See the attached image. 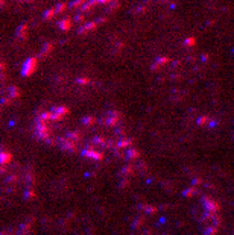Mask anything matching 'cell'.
I'll return each instance as SVG.
<instances>
[{"label":"cell","instance_id":"1","mask_svg":"<svg viewBox=\"0 0 234 235\" xmlns=\"http://www.w3.org/2000/svg\"><path fill=\"white\" fill-rule=\"evenodd\" d=\"M58 24H59V27H61V29H64V31H66V29H68V27H70V20H68V18H64V20H61Z\"/></svg>","mask_w":234,"mask_h":235},{"label":"cell","instance_id":"2","mask_svg":"<svg viewBox=\"0 0 234 235\" xmlns=\"http://www.w3.org/2000/svg\"><path fill=\"white\" fill-rule=\"evenodd\" d=\"M55 12H56V9H49V11H46V12H44V18H52Z\"/></svg>","mask_w":234,"mask_h":235},{"label":"cell","instance_id":"3","mask_svg":"<svg viewBox=\"0 0 234 235\" xmlns=\"http://www.w3.org/2000/svg\"><path fill=\"white\" fill-rule=\"evenodd\" d=\"M82 3H85L84 0H75V2H71V3H70V6H71V8H76V6H81Z\"/></svg>","mask_w":234,"mask_h":235},{"label":"cell","instance_id":"4","mask_svg":"<svg viewBox=\"0 0 234 235\" xmlns=\"http://www.w3.org/2000/svg\"><path fill=\"white\" fill-rule=\"evenodd\" d=\"M55 9H56V12H62V11L66 9V3H64V2H61V3L58 5V8H55Z\"/></svg>","mask_w":234,"mask_h":235},{"label":"cell","instance_id":"5","mask_svg":"<svg viewBox=\"0 0 234 235\" xmlns=\"http://www.w3.org/2000/svg\"><path fill=\"white\" fill-rule=\"evenodd\" d=\"M96 27V23H90V24H87L84 29H81V32H84V31H90V29H94Z\"/></svg>","mask_w":234,"mask_h":235},{"label":"cell","instance_id":"6","mask_svg":"<svg viewBox=\"0 0 234 235\" xmlns=\"http://www.w3.org/2000/svg\"><path fill=\"white\" fill-rule=\"evenodd\" d=\"M111 0H97V3H110Z\"/></svg>","mask_w":234,"mask_h":235},{"label":"cell","instance_id":"7","mask_svg":"<svg viewBox=\"0 0 234 235\" xmlns=\"http://www.w3.org/2000/svg\"><path fill=\"white\" fill-rule=\"evenodd\" d=\"M82 15H76V20H78V21H81V20H82Z\"/></svg>","mask_w":234,"mask_h":235}]
</instances>
